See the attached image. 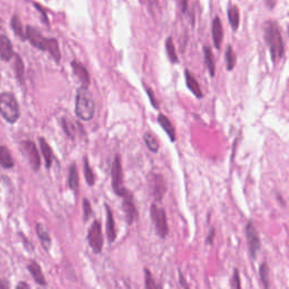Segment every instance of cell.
Masks as SVG:
<instances>
[{
  "label": "cell",
  "mask_w": 289,
  "mask_h": 289,
  "mask_svg": "<svg viewBox=\"0 0 289 289\" xmlns=\"http://www.w3.org/2000/svg\"><path fill=\"white\" fill-rule=\"evenodd\" d=\"M266 40L268 43L271 59L276 62L278 59H282L284 54V46L280 32L279 26L274 22H268L266 24Z\"/></svg>",
  "instance_id": "6da1fadb"
},
{
  "label": "cell",
  "mask_w": 289,
  "mask_h": 289,
  "mask_svg": "<svg viewBox=\"0 0 289 289\" xmlns=\"http://www.w3.org/2000/svg\"><path fill=\"white\" fill-rule=\"evenodd\" d=\"M76 116L82 121H90L93 119L95 113V104L93 96L86 87L78 90L76 96Z\"/></svg>",
  "instance_id": "7a4b0ae2"
},
{
  "label": "cell",
  "mask_w": 289,
  "mask_h": 289,
  "mask_svg": "<svg viewBox=\"0 0 289 289\" xmlns=\"http://www.w3.org/2000/svg\"><path fill=\"white\" fill-rule=\"evenodd\" d=\"M0 113L10 124H15L20 118V106L15 96L10 93L0 94Z\"/></svg>",
  "instance_id": "3957f363"
},
{
  "label": "cell",
  "mask_w": 289,
  "mask_h": 289,
  "mask_svg": "<svg viewBox=\"0 0 289 289\" xmlns=\"http://www.w3.org/2000/svg\"><path fill=\"white\" fill-rule=\"evenodd\" d=\"M150 217L152 220L154 222L156 233L160 238H164L168 234V218H166L165 210L163 208L158 207V206L152 204L150 207Z\"/></svg>",
  "instance_id": "277c9868"
},
{
  "label": "cell",
  "mask_w": 289,
  "mask_h": 289,
  "mask_svg": "<svg viewBox=\"0 0 289 289\" xmlns=\"http://www.w3.org/2000/svg\"><path fill=\"white\" fill-rule=\"evenodd\" d=\"M111 174H112V188L116 194L120 196H124L126 194H129L128 190L124 188V173H122L121 158L119 155H116L114 157Z\"/></svg>",
  "instance_id": "5b68a950"
},
{
  "label": "cell",
  "mask_w": 289,
  "mask_h": 289,
  "mask_svg": "<svg viewBox=\"0 0 289 289\" xmlns=\"http://www.w3.org/2000/svg\"><path fill=\"white\" fill-rule=\"evenodd\" d=\"M148 184H150V194L156 201H160L163 199L166 189H168L163 175L157 173L150 174V176H148Z\"/></svg>",
  "instance_id": "8992f818"
},
{
  "label": "cell",
  "mask_w": 289,
  "mask_h": 289,
  "mask_svg": "<svg viewBox=\"0 0 289 289\" xmlns=\"http://www.w3.org/2000/svg\"><path fill=\"white\" fill-rule=\"evenodd\" d=\"M88 243L90 246L93 250V252L100 253L102 252L103 248V235H102V226H100V222L95 220L93 222V225L90 226V228L88 230Z\"/></svg>",
  "instance_id": "52a82bcc"
},
{
  "label": "cell",
  "mask_w": 289,
  "mask_h": 289,
  "mask_svg": "<svg viewBox=\"0 0 289 289\" xmlns=\"http://www.w3.org/2000/svg\"><path fill=\"white\" fill-rule=\"evenodd\" d=\"M246 238H248V243L250 248V253L253 259H256L258 252L260 251L261 248V240L259 238V234H258L256 228L253 225L252 222H250L246 226Z\"/></svg>",
  "instance_id": "ba28073f"
},
{
  "label": "cell",
  "mask_w": 289,
  "mask_h": 289,
  "mask_svg": "<svg viewBox=\"0 0 289 289\" xmlns=\"http://www.w3.org/2000/svg\"><path fill=\"white\" fill-rule=\"evenodd\" d=\"M25 36L33 46L38 48V49L42 51H46L48 44H49V38H43V35L38 32L36 28H33V26H28Z\"/></svg>",
  "instance_id": "9c48e42d"
},
{
  "label": "cell",
  "mask_w": 289,
  "mask_h": 289,
  "mask_svg": "<svg viewBox=\"0 0 289 289\" xmlns=\"http://www.w3.org/2000/svg\"><path fill=\"white\" fill-rule=\"evenodd\" d=\"M24 146V152L28 158L30 160V164L32 165V168L34 170H38L40 168L41 165V160H40V155H38L36 147L32 142H25L23 144Z\"/></svg>",
  "instance_id": "30bf717a"
},
{
  "label": "cell",
  "mask_w": 289,
  "mask_h": 289,
  "mask_svg": "<svg viewBox=\"0 0 289 289\" xmlns=\"http://www.w3.org/2000/svg\"><path fill=\"white\" fill-rule=\"evenodd\" d=\"M122 208H124V212L126 214V218L128 224L131 225L132 222L137 220V209H136V206L134 204L132 196L130 194H126L124 196V204H122Z\"/></svg>",
  "instance_id": "8fae6325"
},
{
  "label": "cell",
  "mask_w": 289,
  "mask_h": 289,
  "mask_svg": "<svg viewBox=\"0 0 289 289\" xmlns=\"http://www.w3.org/2000/svg\"><path fill=\"white\" fill-rule=\"evenodd\" d=\"M72 67L74 70V74H75L76 77L82 84V87L88 88V86L90 84V74L87 72L86 68L84 67V64H80V61L74 60L72 62Z\"/></svg>",
  "instance_id": "7c38bea8"
},
{
  "label": "cell",
  "mask_w": 289,
  "mask_h": 289,
  "mask_svg": "<svg viewBox=\"0 0 289 289\" xmlns=\"http://www.w3.org/2000/svg\"><path fill=\"white\" fill-rule=\"evenodd\" d=\"M14 56L10 41L5 35H0V59L10 61Z\"/></svg>",
  "instance_id": "4fadbf2b"
},
{
  "label": "cell",
  "mask_w": 289,
  "mask_h": 289,
  "mask_svg": "<svg viewBox=\"0 0 289 289\" xmlns=\"http://www.w3.org/2000/svg\"><path fill=\"white\" fill-rule=\"evenodd\" d=\"M105 209H106V235L108 240H110V243H113L116 238L114 218H113L112 210L108 206H105Z\"/></svg>",
  "instance_id": "5bb4252c"
},
{
  "label": "cell",
  "mask_w": 289,
  "mask_h": 289,
  "mask_svg": "<svg viewBox=\"0 0 289 289\" xmlns=\"http://www.w3.org/2000/svg\"><path fill=\"white\" fill-rule=\"evenodd\" d=\"M212 38L214 46L220 49L222 41V26L220 17H214L212 22Z\"/></svg>",
  "instance_id": "9a60e30c"
},
{
  "label": "cell",
  "mask_w": 289,
  "mask_h": 289,
  "mask_svg": "<svg viewBox=\"0 0 289 289\" xmlns=\"http://www.w3.org/2000/svg\"><path fill=\"white\" fill-rule=\"evenodd\" d=\"M186 82L188 88H189L192 93L196 95V98H202V92H201V90H200L199 82H196L194 75H192V74L188 69L186 70Z\"/></svg>",
  "instance_id": "2e32d148"
},
{
  "label": "cell",
  "mask_w": 289,
  "mask_h": 289,
  "mask_svg": "<svg viewBox=\"0 0 289 289\" xmlns=\"http://www.w3.org/2000/svg\"><path fill=\"white\" fill-rule=\"evenodd\" d=\"M28 271L30 272V274L33 276V278L35 282H36L38 284H41V286H46V280L44 278V276H43V272L41 270V266H38L36 262L32 261L28 266Z\"/></svg>",
  "instance_id": "e0dca14e"
},
{
  "label": "cell",
  "mask_w": 289,
  "mask_h": 289,
  "mask_svg": "<svg viewBox=\"0 0 289 289\" xmlns=\"http://www.w3.org/2000/svg\"><path fill=\"white\" fill-rule=\"evenodd\" d=\"M158 124L165 130V132L168 134V138L170 139V142H175L176 139V134H175V129L172 124V122L168 120V116H165L164 114L158 116Z\"/></svg>",
  "instance_id": "ac0fdd59"
},
{
  "label": "cell",
  "mask_w": 289,
  "mask_h": 289,
  "mask_svg": "<svg viewBox=\"0 0 289 289\" xmlns=\"http://www.w3.org/2000/svg\"><path fill=\"white\" fill-rule=\"evenodd\" d=\"M36 233H38V238H40V240H41L43 248H44L48 251V250L51 248V243H52L49 232H48V230L42 224H38L36 225Z\"/></svg>",
  "instance_id": "d6986e66"
},
{
  "label": "cell",
  "mask_w": 289,
  "mask_h": 289,
  "mask_svg": "<svg viewBox=\"0 0 289 289\" xmlns=\"http://www.w3.org/2000/svg\"><path fill=\"white\" fill-rule=\"evenodd\" d=\"M68 183H69L70 189L75 191V194H77L78 188H80V176H78V172H77V168L75 163H72V166H70Z\"/></svg>",
  "instance_id": "ffe728a7"
},
{
  "label": "cell",
  "mask_w": 289,
  "mask_h": 289,
  "mask_svg": "<svg viewBox=\"0 0 289 289\" xmlns=\"http://www.w3.org/2000/svg\"><path fill=\"white\" fill-rule=\"evenodd\" d=\"M40 146H41V152L43 154V157H44V160H46V168H49L52 164V160H54V152H52L51 147L49 146V144L46 142L44 138H40Z\"/></svg>",
  "instance_id": "44dd1931"
},
{
  "label": "cell",
  "mask_w": 289,
  "mask_h": 289,
  "mask_svg": "<svg viewBox=\"0 0 289 289\" xmlns=\"http://www.w3.org/2000/svg\"><path fill=\"white\" fill-rule=\"evenodd\" d=\"M0 165L4 168H12L14 166V160L12 158L10 150L4 146H0Z\"/></svg>",
  "instance_id": "7402d4cb"
},
{
  "label": "cell",
  "mask_w": 289,
  "mask_h": 289,
  "mask_svg": "<svg viewBox=\"0 0 289 289\" xmlns=\"http://www.w3.org/2000/svg\"><path fill=\"white\" fill-rule=\"evenodd\" d=\"M144 144H146L147 148H148V150H150L152 152H158L160 144H158V140L156 139V137H155L154 134H150V132L144 134Z\"/></svg>",
  "instance_id": "603a6c76"
},
{
  "label": "cell",
  "mask_w": 289,
  "mask_h": 289,
  "mask_svg": "<svg viewBox=\"0 0 289 289\" xmlns=\"http://www.w3.org/2000/svg\"><path fill=\"white\" fill-rule=\"evenodd\" d=\"M46 51L49 52L52 58H54L56 62H59L60 58H61V54H60L58 41H56V38H49V44H48Z\"/></svg>",
  "instance_id": "cb8c5ba5"
},
{
  "label": "cell",
  "mask_w": 289,
  "mask_h": 289,
  "mask_svg": "<svg viewBox=\"0 0 289 289\" xmlns=\"http://www.w3.org/2000/svg\"><path fill=\"white\" fill-rule=\"evenodd\" d=\"M204 61L206 64H207V68L209 70L210 76L214 77V56L212 52L210 50L209 46H204Z\"/></svg>",
  "instance_id": "d4e9b609"
},
{
  "label": "cell",
  "mask_w": 289,
  "mask_h": 289,
  "mask_svg": "<svg viewBox=\"0 0 289 289\" xmlns=\"http://www.w3.org/2000/svg\"><path fill=\"white\" fill-rule=\"evenodd\" d=\"M228 18L230 23L232 25V28L236 30L238 28L240 25V12L238 7H230L228 10Z\"/></svg>",
  "instance_id": "484cf974"
},
{
  "label": "cell",
  "mask_w": 289,
  "mask_h": 289,
  "mask_svg": "<svg viewBox=\"0 0 289 289\" xmlns=\"http://www.w3.org/2000/svg\"><path fill=\"white\" fill-rule=\"evenodd\" d=\"M84 175H85L86 182L88 183V186H93L94 183H95V174L93 172V170H92V168H90L87 157H85L84 158Z\"/></svg>",
  "instance_id": "4316f807"
},
{
  "label": "cell",
  "mask_w": 289,
  "mask_h": 289,
  "mask_svg": "<svg viewBox=\"0 0 289 289\" xmlns=\"http://www.w3.org/2000/svg\"><path fill=\"white\" fill-rule=\"evenodd\" d=\"M10 24H12V30H14L17 36H20V38H26L25 34H24V30H23V24H22V22L18 18V16H17V15L12 16Z\"/></svg>",
  "instance_id": "83f0119b"
},
{
  "label": "cell",
  "mask_w": 289,
  "mask_h": 289,
  "mask_svg": "<svg viewBox=\"0 0 289 289\" xmlns=\"http://www.w3.org/2000/svg\"><path fill=\"white\" fill-rule=\"evenodd\" d=\"M225 60H226V66H227V70L228 72H232L234 69L235 64H236V54H234L233 49L232 46H228L226 50L225 54Z\"/></svg>",
  "instance_id": "f1b7e54d"
},
{
  "label": "cell",
  "mask_w": 289,
  "mask_h": 289,
  "mask_svg": "<svg viewBox=\"0 0 289 289\" xmlns=\"http://www.w3.org/2000/svg\"><path fill=\"white\" fill-rule=\"evenodd\" d=\"M166 52H168V56L170 60L172 61L173 64H176L178 61V58L176 56V51H175V46L173 44V40L172 38H168V40H166Z\"/></svg>",
  "instance_id": "f546056e"
},
{
  "label": "cell",
  "mask_w": 289,
  "mask_h": 289,
  "mask_svg": "<svg viewBox=\"0 0 289 289\" xmlns=\"http://www.w3.org/2000/svg\"><path fill=\"white\" fill-rule=\"evenodd\" d=\"M260 278L262 280V284H264V288L268 289V284H269V268L268 264H262L260 266Z\"/></svg>",
  "instance_id": "4dcf8cb0"
},
{
  "label": "cell",
  "mask_w": 289,
  "mask_h": 289,
  "mask_svg": "<svg viewBox=\"0 0 289 289\" xmlns=\"http://www.w3.org/2000/svg\"><path fill=\"white\" fill-rule=\"evenodd\" d=\"M144 284H146V289H160V287L157 286L154 278L150 274V271L148 269H144Z\"/></svg>",
  "instance_id": "1f68e13d"
},
{
  "label": "cell",
  "mask_w": 289,
  "mask_h": 289,
  "mask_svg": "<svg viewBox=\"0 0 289 289\" xmlns=\"http://www.w3.org/2000/svg\"><path fill=\"white\" fill-rule=\"evenodd\" d=\"M14 58H15V64H14V69H15V72H16V76L20 78L23 76L24 74V64H23V61H22L20 56H17L14 54Z\"/></svg>",
  "instance_id": "d6a6232c"
},
{
  "label": "cell",
  "mask_w": 289,
  "mask_h": 289,
  "mask_svg": "<svg viewBox=\"0 0 289 289\" xmlns=\"http://www.w3.org/2000/svg\"><path fill=\"white\" fill-rule=\"evenodd\" d=\"M232 289H240V272L238 269H234L233 271V277H232Z\"/></svg>",
  "instance_id": "836d02e7"
},
{
  "label": "cell",
  "mask_w": 289,
  "mask_h": 289,
  "mask_svg": "<svg viewBox=\"0 0 289 289\" xmlns=\"http://www.w3.org/2000/svg\"><path fill=\"white\" fill-rule=\"evenodd\" d=\"M82 209H84V222H87L92 214L90 204L87 199H84V201H82Z\"/></svg>",
  "instance_id": "e575fe53"
},
{
  "label": "cell",
  "mask_w": 289,
  "mask_h": 289,
  "mask_svg": "<svg viewBox=\"0 0 289 289\" xmlns=\"http://www.w3.org/2000/svg\"><path fill=\"white\" fill-rule=\"evenodd\" d=\"M146 92H147L148 98H150V103H152V106H154L155 108H158V102H157L154 92H152L150 87H146Z\"/></svg>",
  "instance_id": "d590c367"
},
{
  "label": "cell",
  "mask_w": 289,
  "mask_h": 289,
  "mask_svg": "<svg viewBox=\"0 0 289 289\" xmlns=\"http://www.w3.org/2000/svg\"><path fill=\"white\" fill-rule=\"evenodd\" d=\"M62 128L64 129V131H66V134H67L69 137H74V128H72V124H70L69 122L66 120V119H64L62 120Z\"/></svg>",
  "instance_id": "8d00e7d4"
},
{
  "label": "cell",
  "mask_w": 289,
  "mask_h": 289,
  "mask_svg": "<svg viewBox=\"0 0 289 289\" xmlns=\"http://www.w3.org/2000/svg\"><path fill=\"white\" fill-rule=\"evenodd\" d=\"M34 6H35V8H38V10L41 12L42 14V20H43V22H44V23L48 25L49 24V20H48V16H46V12L43 10V8L40 6V5H38V4H34Z\"/></svg>",
  "instance_id": "74e56055"
},
{
  "label": "cell",
  "mask_w": 289,
  "mask_h": 289,
  "mask_svg": "<svg viewBox=\"0 0 289 289\" xmlns=\"http://www.w3.org/2000/svg\"><path fill=\"white\" fill-rule=\"evenodd\" d=\"M214 234H216V232H214V228L210 230V233H209V235L207 236V240H206V242H207V244H212Z\"/></svg>",
  "instance_id": "f35d334b"
},
{
  "label": "cell",
  "mask_w": 289,
  "mask_h": 289,
  "mask_svg": "<svg viewBox=\"0 0 289 289\" xmlns=\"http://www.w3.org/2000/svg\"><path fill=\"white\" fill-rule=\"evenodd\" d=\"M178 279H180V284H181V286H182L183 288H184V289H189V287H188V284H186V282L184 277H183V274H182L181 271H180V272H178Z\"/></svg>",
  "instance_id": "ab89813d"
},
{
  "label": "cell",
  "mask_w": 289,
  "mask_h": 289,
  "mask_svg": "<svg viewBox=\"0 0 289 289\" xmlns=\"http://www.w3.org/2000/svg\"><path fill=\"white\" fill-rule=\"evenodd\" d=\"M181 10L183 12H186L188 10V0H181Z\"/></svg>",
  "instance_id": "60d3db41"
},
{
  "label": "cell",
  "mask_w": 289,
  "mask_h": 289,
  "mask_svg": "<svg viewBox=\"0 0 289 289\" xmlns=\"http://www.w3.org/2000/svg\"><path fill=\"white\" fill-rule=\"evenodd\" d=\"M16 289H30V286L26 282H20Z\"/></svg>",
  "instance_id": "b9f144b4"
}]
</instances>
